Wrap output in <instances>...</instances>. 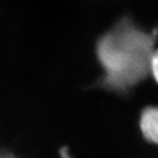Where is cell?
I'll return each instance as SVG.
<instances>
[{
    "label": "cell",
    "mask_w": 158,
    "mask_h": 158,
    "mask_svg": "<svg viewBox=\"0 0 158 158\" xmlns=\"http://www.w3.org/2000/svg\"><path fill=\"white\" fill-rule=\"evenodd\" d=\"M139 126L144 138L158 146V107H147L143 110Z\"/></svg>",
    "instance_id": "cell-2"
},
{
    "label": "cell",
    "mask_w": 158,
    "mask_h": 158,
    "mask_svg": "<svg viewBox=\"0 0 158 158\" xmlns=\"http://www.w3.org/2000/svg\"><path fill=\"white\" fill-rule=\"evenodd\" d=\"M0 158H17V157L10 152H0Z\"/></svg>",
    "instance_id": "cell-4"
},
{
    "label": "cell",
    "mask_w": 158,
    "mask_h": 158,
    "mask_svg": "<svg viewBox=\"0 0 158 158\" xmlns=\"http://www.w3.org/2000/svg\"><path fill=\"white\" fill-rule=\"evenodd\" d=\"M154 38L124 19L101 37L96 46L97 58L104 70L103 86L125 92L150 73Z\"/></svg>",
    "instance_id": "cell-1"
},
{
    "label": "cell",
    "mask_w": 158,
    "mask_h": 158,
    "mask_svg": "<svg viewBox=\"0 0 158 158\" xmlns=\"http://www.w3.org/2000/svg\"><path fill=\"white\" fill-rule=\"evenodd\" d=\"M150 73L153 79L158 83V50H154L150 60Z\"/></svg>",
    "instance_id": "cell-3"
}]
</instances>
